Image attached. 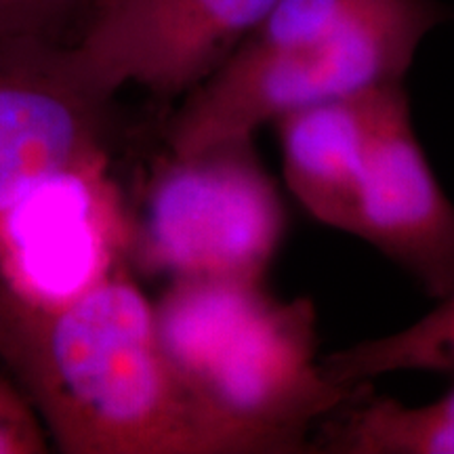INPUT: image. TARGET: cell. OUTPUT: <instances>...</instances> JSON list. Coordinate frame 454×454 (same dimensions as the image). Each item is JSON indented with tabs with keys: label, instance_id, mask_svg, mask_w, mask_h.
Returning <instances> with one entry per match:
<instances>
[{
	"label": "cell",
	"instance_id": "1",
	"mask_svg": "<svg viewBox=\"0 0 454 454\" xmlns=\"http://www.w3.org/2000/svg\"><path fill=\"white\" fill-rule=\"evenodd\" d=\"M0 362L59 452L240 454L170 364L154 303L124 265L55 301L4 282Z\"/></svg>",
	"mask_w": 454,
	"mask_h": 454
},
{
	"label": "cell",
	"instance_id": "2",
	"mask_svg": "<svg viewBox=\"0 0 454 454\" xmlns=\"http://www.w3.org/2000/svg\"><path fill=\"white\" fill-rule=\"evenodd\" d=\"M154 314L170 364L240 454L311 452L309 429L368 391L328 377L308 297L280 301L263 282L181 278Z\"/></svg>",
	"mask_w": 454,
	"mask_h": 454
},
{
	"label": "cell",
	"instance_id": "3",
	"mask_svg": "<svg viewBox=\"0 0 454 454\" xmlns=\"http://www.w3.org/2000/svg\"><path fill=\"white\" fill-rule=\"evenodd\" d=\"M450 20L440 0L406 7L326 36L294 43L244 38L185 95L168 129L170 154L254 137L284 114L404 82L431 30Z\"/></svg>",
	"mask_w": 454,
	"mask_h": 454
},
{
	"label": "cell",
	"instance_id": "4",
	"mask_svg": "<svg viewBox=\"0 0 454 454\" xmlns=\"http://www.w3.org/2000/svg\"><path fill=\"white\" fill-rule=\"evenodd\" d=\"M286 234V208L253 137L160 158L127 248L145 274L263 282Z\"/></svg>",
	"mask_w": 454,
	"mask_h": 454
},
{
	"label": "cell",
	"instance_id": "5",
	"mask_svg": "<svg viewBox=\"0 0 454 454\" xmlns=\"http://www.w3.org/2000/svg\"><path fill=\"white\" fill-rule=\"evenodd\" d=\"M276 0H93L64 44L74 76L104 99L124 87L179 98L211 76Z\"/></svg>",
	"mask_w": 454,
	"mask_h": 454
},
{
	"label": "cell",
	"instance_id": "6",
	"mask_svg": "<svg viewBox=\"0 0 454 454\" xmlns=\"http://www.w3.org/2000/svg\"><path fill=\"white\" fill-rule=\"evenodd\" d=\"M110 107L74 76L64 44L0 38V223L55 185L104 173Z\"/></svg>",
	"mask_w": 454,
	"mask_h": 454
},
{
	"label": "cell",
	"instance_id": "7",
	"mask_svg": "<svg viewBox=\"0 0 454 454\" xmlns=\"http://www.w3.org/2000/svg\"><path fill=\"white\" fill-rule=\"evenodd\" d=\"M349 234L404 268L434 297L454 291V204L414 133L404 82L385 95Z\"/></svg>",
	"mask_w": 454,
	"mask_h": 454
},
{
	"label": "cell",
	"instance_id": "8",
	"mask_svg": "<svg viewBox=\"0 0 454 454\" xmlns=\"http://www.w3.org/2000/svg\"><path fill=\"white\" fill-rule=\"evenodd\" d=\"M394 84L284 114L274 122L286 187L317 223L351 231L368 147Z\"/></svg>",
	"mask_w": 454,
	"mask_h": 454
},
{
	"label": "cell",
	"instance_id": "9",
	"mask_svg": "<svg viewBox=\"0 0 454 454\" xmlns=\"http://www.w3.org/2000/svg\"><path fill=\"white\" fill-rule=\"evenodd\" d=\"M311 452L454 454V387L425 406L357 395L322 421Z\"/></svg>",
	"mask_w": 454,
	"mask_h": 454
},
{
	"label": "cell",
	"instance_id": "10",
	"mask_svg": "<svg viewBox=\"0 0 454 454\" xmlns=\"http://www.w3.org/2000/svg\"><path fill=\"white\" fill-rule=\"evenodd\" d=\"M322 364L328 377L349 387L400 371L454 374V291L414 325L333 351Z\"/></svg>",
	"mask_w": 454,
	"mask_h": 454
},
{
	"label": "cell",
	"instance_id": "11",
	"mask_svg": "<svg viewBox=\"0 0 454 454\" xmlns=\"http://www.w3.org/2000/svg\"><path fill=\"white\" fill-rule=\"evenodd\" d=\"M93 0H0V38L66 44Z\"/></svg>",
	"mask_w": 454,
	"mask_h": 454
},
{
	"label": "cell",
	"instance_id": "12",
	"mask_svg": "<svg viewBox=\"0 0 454 454\" xmlns=\"http://www.w3.org/2000/svg\"><path fill=\"white\" fill-rule=\"evenodd\" d=\"M49 446L44 425L24 391L0 377V454H41Z\"/></svg>",
	"mask_w": 454,
	"mask_h": 454
},
{
	"label": "cell",
	"instance_id": "13",
	"mask_svg": "<svg viewBox=\"0 0 454 454\" xmlns=\"http://www.w3.org/2000/svg\"><path fill=\"white\" fill-rule=\"evenodd\" d=\"M0 286H3V280H0Z\"/></svg>",
	"mask_w": 454,
	"mask_h": 454
}]
</instances>
